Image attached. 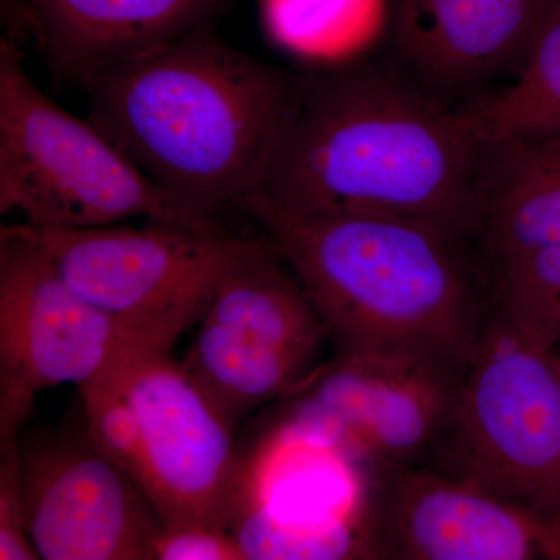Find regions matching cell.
Segmentation results:
<instances>
[{"mask_svg": "<svg viewBox=\"0 0 560 560\" xmlns=\"http://www.w3.org/2000/svg\"><path fill=\"white\" fill-rule=\"evenodd\" d=\"M480 156L466 114L407 72L366 60L302 69L248 215L399 213L477 245Z\"/></svg>", "mask_w": 560, "mask_h": 560, "instance_id": "cell-1", "label": "cell"}, {"mask_svg": "<svg viewBox=\"0 0 560 560\" xmlns=\"http://www.w3.org/2000/svg\"><path fill=\"white\" fill-rule=\"evenodd\" d=\"M340 355L467 375L495 307L475 243L429 221L353 210L261 221Z\"/></svg>", "mask_w": 560, "mask_h": 560, "instance_id": "cell-2", "label": "cell"}, {"mask_svg": "<svg viewBox=\"0 0 560 560\" xmlns=\"http://www.w3.org/2000/svg\"><path fill=\"white\" fill-rule=\"evenodd\" d=\"M291 72L234 49L210 24L80 81L88 120L173 200L215 221L248 215Z\"/></svg>", "mask_w": 560, "mask_h": 560, "instance_id": "cell-3", "label": "cell"}, {"mask_svg": "<svg viewBox=\"0 0 560 560\" xmlns=\"http://www.w3.org/2000/svg\"><path fill=\"white\" fill-rule=\"evenodd\" d=\"M80 394L92 440L138 480L164 525L232 533L245 501L237 429L171 352L132 346Z\"/></svg>", "mask_w": 560, "mask_h": 560, "instance_id": "cell-4", "label": "cell"}, {"mask_svg": "<svg viewBox=\"0 0 560 560\" xmlns=\"http://www.w3.org/2000/svg\"><path fill=\"white\" fill-rule=\"evenodd\" d=\"M39 230L147 219L226 231L168 197L95 125L33 83L11 38L0 40V212Z\"/></svg>", "mask_w": 560, "mask_h": 560, "instance_id": "cell-5", "label": "cell"}, {"mask_svg": "<svg viewBox=\"0 0 560 560\" xmlns=\"http://www.w3.org/2000/svg\"><path fill=\"white\" fill-rule=\"evenodd\" d=\"M22 228L62 280L130 340L171 352L224 280L278 250L270 235L237 237L150 221L86 230Z\"/></svg>", "mask_w": 560, "mask_h": 560, "instance_id": "cell-6", "label": "cell"}, {"mask_svg": "<svg viewBox=\"0 0 560 560\" xmlns=\"http://www.w3.org/2000/svg\"><path fill=\"white\" fill-rule=\"evenodd\" d=\"M431 467L560 526V382L551 352L522 337L499 305Z\"/></svg>", "mask_w": 560, "mask_h": 560, "instance_id": "cell-7", "label": "cell"}, {"mask_svg": "<svg viewBox=\"0 0 560 560\" xmlns=\"http://www.w3.org/2000/svg\"><path fill=\"white\" fill-rule=\"evenodd\" d=\"M326 342V324L278 249L224 280L180 364L237 429L311 381Z\"/></svg>", "mask_w": 560, "mask_h": 560, "instance_id": "cell-8", "label": "cell"}, {"mask_svg": "<svg viewBox=\"0 0 560 560\" xmlns=\"http://www.w3.org/2000/svg\"><path fill=\"white\" fill-rule=\"evenodd\" d=\"M138 345L79 296L21 224L0 230V442L20 438L40 390L101 381Z\"/></svg>", "mask_w": 560, "mask_h": 560, "instance_id": "cell-9", "label": "cell"}, {"mask_svg": "<svg viewBox=\"0 0 560 560\" xmlns=\"http://www.w3.org/2000/svg\"><path fill=\"white\" fill-rule=\"evenodd\" d=\"M364 559L560 560V526L427 466L364 475Z\"/></svg>", "mask_w": 560, "mask_h": 560, "instance_id": "cell-10", "label": "cell"}, {"mask_svg": "<svg viewBox=\"0 0 560 560\" xmlns=\"http://www.w3.org/2000/svg\"><path fill=\"white\" fill-rule=\"evenodd\" d=\"M466 377L338 353L282 400L291 405L287 425L334 442L363 475L420 466L455 418Z\"/></svg>", "mask_w": 560, "mask_h": 560, "instance_id": "cell-11", "label": "cell"}, {"mask_svg": "<svg viewBox=\"0 0 560 560\" xmlns=\"http://www.w3.org/2000/svg\"><path fill=\"white\" fill-rule=\"evenodd\" d=\"M25 525L46 560H154L164 528L138 480L84 433L18 441Z\"/></svg>", "mask_w": 560, "mask_h": 560, "instance_id": "cell-12", "label": "cell"}, {"mask_svg": "<svg viewBox=\"0 0 560 560\" xmlns=\"http://www.w3.org/2000/svg\"><path fill=\"white\" fill-rule=\"evenodd\" d=\"M552 0H393L389 36L405 72L444 101L521 69Z\"/></svg>", "mask_w": 560, "mask_h": 560, "instance_id": "cell-13", "label": "cell"}, {"mask_svg": "<svg viewBox=\"0 0 560 560\" xmlns=\"http://www.w3.org/2000/svg\"><path fill=\"white\" fill-rule=\"evenodd\" d=\"M224 0H22L44 58L80 81L210 24Z\"/></svg>", "mask_w": 560, "mask_h": 560, "instance_id": "cell-14", "label": "cell"}, {"mask_svg": "<svg viewBox=\"0 0 560 560\" xmlns=\"http://www.w3.org/2000/svg\"><path fill=\"white\" fill-rule=\"evenodd\" d=\"M478 178L477 245L490 275L504 261L560 245V135L481 140Z\"/></svg>", "mask_w": 560, "mask_h": 560, "instance_id": "cell-15", "label": "cell"}, {"mask_svg": "<svg viewBox=\"0 0 560 560\" xmlns=\"http://www.w3.org/2000/svg\"><path fill=\"white\" fill-rule=\"evenodd\" d=\"M393 0H259L261 27L302 69L366 60L390 28Z\"/></svg>", "mask_w": 560, "mask_h": 560, "instance_id": "cell-16", "label": "cell"}, {"mask_svg": "<svg viewBox=\"0 0 560 560\" xmlns=\"http://www.w3.org/2000/svg\"><path fill=\"white\" fill-rule=\"evenodd\" d=\"M460 110L481 140L560 135V0H552L517 73Z\"/></svg>", "mask_w": 560, "mask_h": 560, "instance_id": "cell-17", "label": "cell"}, {"mask_svg": "<svg viewBox=\"0 0 560 560\" xmlns=\"http://www.w3.org/2000/svg\"><path fill=\"white\" fill-rule=\"evenodd\" d=\"M495 304L541 352L560 346V245L504 261L492 270Z\"/></svg>", "mask_w": 560, "mask_h": 560, "instance_id": "cell-18", "label": "cell"}, {"mask_svg": "<svg viewBox=\"0 0 560 560\" xmlns=\"http://www.w3.org/2000/svg\"><path fill=\"white\" fill-rule=\"evenodd\" d=\"M232 533L249 559H364L355 512L318 523H293L267 506L243 503Z\"/></svg>", "mask_w": 560, "mask_h": 560, "instance_id": "cell-19", "label": "cell"}, {"mask_svg": "<svg viewBox=\"0 0 560 560\" xmlns=\"http://www.w3.org/2000/svg\"><path fill=\"white\" fill-rule=\"evenodd\" d=\"M18 441L0 442V559H40L25 525L18 463Z\"/></svg>", "mask_w": 560, "mask_h": 560, "instance_id": "cell-20", "label": "cell"}, {"mask_svg": "<svg viewBox=\"0 0 560 560\" xmlns=\"http://www.w3.org/2000/svg\"><path fill=\"white\" fill-rule=\"evenodd\" d=\"M153 559L248 560L231 530L190 525H165L154 540Z\"/></svg>", "mask_w": 560, "mask_h": 560, "instance_id": "cell-21", "label": "cell"}, {"mask_svg": "<svg viewBox=\"0 0 560 560\" xmlns=\"http://www.w3.org/2000/svg\"><path fill=\"white\" fill-rule=\"evenodd\" d=\"M552 359H555L556 370H558L559 382H560V346L555 350H551Z\"/></svg>", "mask_w": 560, "mask_h": 560, "instance_id": "cell-22", "label": "cell"}]
</instances>
